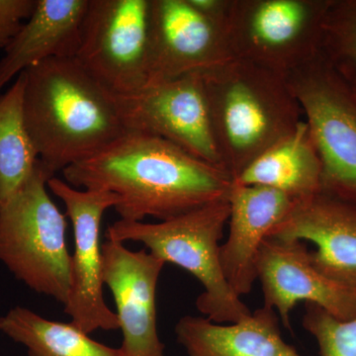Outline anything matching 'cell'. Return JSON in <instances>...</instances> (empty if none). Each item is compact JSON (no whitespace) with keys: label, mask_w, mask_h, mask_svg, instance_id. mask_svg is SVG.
<instances>
[{"label":"cell","mask_w":356,"mask_h":356,"mask_svg":"<svg viewBox=\"0 0 356 356\" xmlns=\"http://www.w3.org/2000/svg\"><path fill=\"white\" fill-rule=\"evenodd\" d=\"M65 181L79 188L112 192L124 221L152 216L165 221L226 200L228 172L151 134L126 131L108 147L65 168Z\"/></svg>","instance_id":"cell-1"},{"label":"cell","mask_w":356,"mask_h":356,"mask_svg":"<svg viewBox=\"0 0 356 356\" xmlns=\"http://www.w3.org/2000/svg\"><path fill=\"white\" fill-rule=\"evenodd\" d=\"M24 72L26 127L39 161L53 177L127 131L114 93L76 58H50Z\"/></svg>","instance_id":"cell-2"},{"label":"cell","mask_w":356,"mask_h":356,"mask_svg":"<svg viewBox=\"0 0 356 356\" xmlns=\"http://www.w3.org/2000/svg\"><path fill=\"white\" fill-rule=\"evenodd\" d=\"M222 168L233 180L304 120L286 79L231 58L201 72Z\"/></svg>","instance_id":"cell-3"},{"label":"cell","mask_w":356,"mask_h":356,"mask_svg":"<svg viewBox=\"0 0 356 356\" xmlns=\"http://www.w3.org/2000/svg\"><path fill=\"white\" fill-rule=\"evenodd\" d=\"M229 217L226 199L156 224L119 220L107 228L105 236L123 243H142L165 264H175L192 274L204 288L196 300L198 310L216 324H234L252 312L222 273L219 243Z\"/></svg>","instance_id":"cell-4"},{"label":"cell","mask_w":356,"mask_h":356,"mask_svg":"<svg viewBox=\"0 0 356 356\" xmlns=\"http://www.w3.org/2000/svg\"><path fill=\"white\" fill-rule=\"evenodd\" d=\"M51 177L39 161L0 206V261L30 289L65 305L70 288L67 222L47 191Z\"/></svg>","instance_id":"cell-5"},{"label":"cell","mask_w":356,"mask_h":356,"mask_svg":"<svg viewBox=\"0 0 356 356\" xmlns=\"http://www.w3.org/2000/svg\"><path fill=\"white\" fill-rule=\"evenodd\" d=\"M332 0H229L224 22L232 57L286 79L321 51Z\"/></svg>","instance_id":"cell-6"},{"label":"cell","mask_w":356,"mask_h":356,"mask_svg":"<svg viewBox=\"0 0 356 356\" xmlns=\"http://www.w3.org/2000/svg\"><path fill=\"white\" fill-rule=\"evenodd\" d=\"M322 163V192L356 206V89L324 57L286 77Z\"/></svg>","instance_id":"cell-7"},{"label":"cell","mask_w":356,"mask_h":356,"mask_svg":"<svg viewBox=\"0 0 356 356\" xmlns=\"http://www.w3.org/2000/svg\"><path fill=\"white\" fill-rule=\"evenodd\" d=\"M149 0H89L76 58L116 95L147 84Z\"/></svg>","instance_id":"cell-8"},{"label":"cell","mask_w":356,"mask_h":356,"mask_svg":"<svg viewBox=\"0 0 356 356\" xmlns=\"http://www.w3.org/2000/svg\"><path fill=\"white\" fill-rule=\"evenodd\" d=\"M115 99L126 130L158 136L225 170L200 74L147 83Z\"/></svg>","instance_id":"cell-9"},{"label":"cell","mask_w":356,"mask_h":356,"mask_svg":"<svg viewBox=\"0 0 356 356\" xmlns=\"http://www.w3.org/2000/svg\"><path fill=\"white\" fill-rule=\"evenodd\" d=\"M48 188L65 204L74 229V250L70 255V288L65 313L70 322L86 332L120 329L116 313L103 296L102 243L100 227L103 215L116 207L120 197L112 192L79 191L58 177H51Z\"/></svg>","instance_id":"cell-10"},{"label":"cell","mask_w":356,"mask_h":356,"mask_svg":"<svg viewBox=\"0 0 356 356\" xmlns=\"http://www.w3.org/2000/svg\"><path fill=\"white\" fill-rule=\"evenodd\" d=\"M231 58L222 23L191 0H149L147 83L201 74Z\"/></svg>","instance_id":"cell-11"},{"label":"cell","mask_w":356,"mask_h":356,"mask_svg":"<svg viewBox=\"0 0 356 356\" xmlns=\"http://www.w3.org/2000/svg\"><path fill=\"white\" fill-rule=\"evenodd\" d=\"M257 274L264 307L277 312L288 330L290 314L299 302L320 307L339 320L356 316V287L321 273L304 242L268 236L259 250Z\"/></svg>","instance_id":"cell-12"},{"label":"cell","mask_w":356,"mask_h":356,"mask_svg":"<svg viewBox=\"0 0 356 356\" xmlns=\"http://www.w3.org/2000/svg\"><path fill=\"white\" fill-rule=\"evenodd\" d=\"M102 280L113 294L123 341L119 356H165L156 325V295L165 262L123 243H102Z\"/></svg>","instance_id":"cell-13"},{"label":"cell","mask_w":356,"mask_h":356,"mask_svg":"<svg viewBox=\"0 0 356 356\" xmlns=\"http://www.w3.org/2000/svg\"><path fill=\"white\" fill-rule=\"evenodd\" d=\"M269 236L310 242L312 261L321 273L356 287V206L327 194L295 201Z\"/></svg>","instance_id":"cell-14"},{"label":"cell","mask_w":356,"mask_h":356,"mask_svg":"<svg viewBox=\"0 0 356 356\" xmlns=\"http://www.w3.org/2000/svg\"><path fill=\"white\" fill-rule=\"evenodd\" d=\"M228 200L229 231L221 245V264L229 286L242 297L252 292L257 280L262 243L287 216L294 201L274 189L234 182Z\"/></svg>","instance_id":"cell-15"},{"label":"cell","mask_w":356,"mask_h":356,"mask_svg":"<svg viewBox=\"0 0 356 356\" xmlns=\"http://www.w3.org/2000/svg\"><path fill=\"white\" fill-rule=\"evenodd\" d=\"M89 0H37L0 60V92L13 79L50 58H76Z\"/></svg>","instance_id":"cell-16"},{"label":"cell","mask_w":356,"mask_h":356,"mask_svg":"<svg viewBox=\"0 0 356 356\" xmlns=\"http://www.w3.org/2000/svg\"><path fill=\"white\" fill-rule=\"evenodd\" d=\"M175 334L188 356H302L282 339L277 314L264 306L228 325L186 316Z\"/></svg>","instance_id":"cell-17"},{"label":"cell","mask_w":356,"mask_h":356,"mask_svg":"<svg viewBox=\"0 0 356 356\" xmlns=\"http://www.w3.org/2000/svg\"><path fill=\"white\" fill-rule=\"evenodd\" d=\"M234 184L274 189L293 201L322 192V163L305 119L234 179Z\"/></svg>","instance_id":"cell-18"},{"label":"cell","mask_w":356,"mask_h":356,"mask_svg":"<svg viewBox=\"0 0 356 356\" xmlns=\"http://www.w3.org/2000/svg\"><path fill=\"white\" fill-rule=\"evenodd\" d=\"M0 332L27 348L28 356H119L70 323L44 318L24 307L0 317Z\"/></svg>","instance_id":"cell-19"},{"label":"cell","mask_w":356,"mask_h":356,"mask_svg":"<svg viewBox=\"0 0 356 356\" xmlns=\"http://www.w3.org/2000/svg\"><path fill=\"white\" fill-rule=\"evenodd\" d=\"M25 83L23 72L0 95V206L13 197L39 161L25 124Z\"/></svg>","instance_id":"cell-20"},{"label":"cell","mask_w":356,"mask_h":356,"mask_svg":"<svg viewBox=\"0 0 356 356\" xmlns=\"http://www.w3.org/2000/svg\"><path fill=\"white\" fill-rule=\"evenodd\" d=\"M321 54L356 89V0H332Z\"/></svg>","instance_id":"cell-21"},{"label":"cell","mask_w":356,"mask_h":356,"mask_svg":"<svg viewBox=\"0 0 356 356\" xmlns=\"http://www.w3.org/2000/svg\"><path fill=\"white\" fill-rule=\"evenodd\" d=\"M306 306L303 327L317 341L320 356H356V316L339 320L320 307Z\"/></svg>","instance_id":"cell-22"},{"label":"cell","mask_w":356,"mask_h":356,"mask_svg":"<svg viewBox=\"0 0 356 356\" xmlns=\"http://www.w3.org/2000/svg\"><path fill=\"white\" fill-rule=\"evenodd\" d=\"M36 3L37 0H0V49L6 50L34 13Z\"/></svg>","instance_id":"cell-23"}]
</instances>
